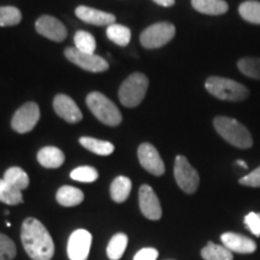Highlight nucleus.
Masks as SVG:
<instances>
[{
	"mask_svg": "<svg viewBox=\"0 0 260 260\" xmlns=\"http://www.w3.org/2000/svg\"><path fill=\"white\" fill-rule=\"evenodd\" d=\"M70 177L75 181L84 182V183H90V182H94L98 180L99 174H98V171L92 167H79L71 171Z\"/></svg>",
	"mask_w": 260,
	"mask_h": 260,
	"instance_id": "obj_31",
	"label": "nucleus"
},
{
	"mask_svg": "<svg viewBox=\"0 0 260 260\" xmlns=\"http://www.w3.org/2000/svg\"><path fill=\"white\" fill-rule=\"evenodd\" d=\"M35 28H37V31L42 37L56 42L64 41L68 35L67 28H65V25L61 23L59 19L48 15L41 16L37 21V23H35Z\"/></svg>",
	"mask_w": 260,
	"mask_h": 260,
	"instance_id": "obj_13",
	"label": "nucleus"
},
{
	"mask_svg": "<svg viewBox=\"0 0 260 260\" xmlns=\"http://www.w3.org/2000/svg\"><path fill=\"white\" fill-rule=\"evenodd\" d=\"M236 162H237V164H239V165H241V167H242L243 169H247V168H248V165H247L246 162L243 161V160H237Z\"/></svg>",
	"mask_w": 260,
	"mask_h": 260,
	"instance_id": "obj_37",
	"label": "nucleus"
},
{
	"mask_svg": "<svg viewBox=\"0 0 260 260\" xmlns=\"http://www.w3.org/2000/svg\"><path fill=\"white\" fill-rule=\"evenodd\" d=\"M139 204L140 210L146 218L151 220H158L161 218V206L157 194L154 193L153 188L148 184H144L140 187L139 190Z\"/></svg>",
	"mask_w": 260,
	"mask_h": 260,
	"instance_id": "obj_12",
	"label": "nucleus"
},
{
	"mask_svg": "<svg viewBox=\"0 0 260 260\" xmlns=\"http://www.w3.org/2000/svg\"><path fill=\"white\" fill-rule=\"evenodd\" d=\"M22 21L21 11L15 6H0V27H12Z\"/></svg>",
	"mask_w": 260,
	"mask_h": 260,
	"instance_id": "obj_30",
	"label": "nucleus"
},
{
	"mask_svg": "<svg viewBox=\"0 0 260 260\" xmlns=\"http://www.w3.org/2000/svg\"><path fill=\"white\" fill-rule=\"evenodd\" d=\"M4 180L19 190L27 189L29 186L28 174L18 167L9 168L4 174Z\"/></svg>",
	"mask_w": 260,
	"mask_h": 260,
	"instance_id": "obj_23",
	"label": "nucleus"
},
{
	"mask_svg": "<svg viewBox=\"0 0 260 260\" xmlns=\"http://www.w3.org/2000/svg\"><path fill=\"white\" fill-rule=\"evenodd\" d=\"M92 246V234L84 229H77L68 241V256L70 260H87Z\"/></svg>",
	"mask_w": 260,
	"mask_h": 260,
	"instance_id": "obj_10",
	"label": "nucleus"
},
{
	"mask_svg": "<svg viewBox=\"0 0 260 260\" xmlns=\"http://www.w3.org/2000/svg\"><path fill=\"white\" fill-rule=\"evenodd\" d=\"M65 160V155L59 148L53 147V146H47V147L41 148L38 153V161L40 162L44 168L47 169H57L63 165Z\"/></svg>",
	"mask_w": 260,
	"mask_h": 260,
	"instance_id": "obj_17",
	"label": "nucleus"
},
{
	"mask_svg": "<svg viewBox=\"0 0 260 260\" xmlns=\"http://www.w3.org/2000/svg\"><path fill=\"white\" fill-rule=\"evenodd\" d=\"M132 181L125 176H118L116 177L111 183V188H110V193H111V198L113 201L121 204L128 199L130 191H132Z\"/></svg>",
	"mask_w": 260,
	"mask_h": 260,
	"instance_id": "obj_20",
	"label": "nucleus"
},
{
	"mask_svg": "<svg viewBox=\"0 0 260 260\" xmlns=\"http://www.w3.org/2000/svg\"><path fill=\"white\" fill-rule=\"evenodd\" d=\"M240 184L246 187L252 188H260V167L256 168L255 170L249 172L248 175L240 178Z\"/></svg>",
	"mask_w": 260,
	"mask_h": 260,
	"instance_id": "obj_34",
	"label": "nucleus"
},
{
	"mask_svg": "<svg viewBox=\"0 0 260 260\" xmlns=\"http://www.w3.org/2000/svg\"><path fill=\"white\" fill-rule=\"evenodd\" d=\"M16 254L17 251L15 242L9 236L0 234V260H12Z\"/></svg>",
	"mask_w": 260,
	"mask_h": 260,
	"instance_id": "obj_32",
	"label": "nucleus"
},
{
	"mask_svg": "<svg viewBox=\"0 0 260 260\" xmlns=\"http://www.w3.org/2000/svg\"><path fill=\"white\" fill-rule=\"evenodd\" d=\"M53 109L60 118L69 123H77L82 119V112L70 96L58 94L53 100Z\"/></svg>",
	"mask_w": 260,
	"mask_h": 260,
	"instance_id": "obj_14",
	"label": "nucleus"
},
{
	"mask_svg": "<svg viewBox=\"0 0 260 260\" xmlns=\"http://www.w3.org/2000/svg\"><path fill=\"white\" fill-rule=\"evenodd\" d=\"M40 119V109L38 104L25 103L15 112L11 119V126L19 134L31 132Z\"/></svg>",
	"mask_w": 260,
	"mask_h": 260,
	"instance_id": "obj_8",
	"label": "nucleus"
},
{
	"mask_svg": "<svg viewBox=\"0 0 260 260\" xmlns=\"http://www.w3.org/2000/svg\"><path fill=\"white\" fill-rule=\"evenodd\" d=\"M159 255L158 251L155 248H142L136 253L134 256V260H157Z\"/></svg>",
	"mask_w": 260,
	"mask_h": 260,
	"instance_id": "obj_35",
	"label": "nucleus"
},
{
	"mask_svg": "<svg viewBox=\"0 0 260 260\" xmlns=\"http://www.w3.org/2000/svg\"><path fill=\"white\" fill-rule=\"evenodd\" d=\"M237 68L246 76L260 80V58H242L237 61Z\"/></svg>",
	"mask_w": 260,
	"mask_h": 260,
	"instance_id": "obj_29",
	"label": "nucleus"
},
{
	"mask_svg": "<svg viewBox=\"0 0 260 260\" xmlns=\"http://www.w3.org/2000/svg\"><path fill=\"white\" fill-rule=\"evenodd\" d=\"M56 199L58 204L65 207H73L77 206L82 203L84 199L83 191L71 186H64L58 189L56 194Z\"/></svg>",
	"mask_w": 260,
	"mask_h": 260,
	"instance_id": "obj_19",
	"label": "nucleus"
},
{
	"mask_svg": "<svg viewBox=\"0 0 260 260\" xmlns=\"http://www.w3.org/2000/svg\"><path fill=\"white\" fill-rule=\"evenodd\" d=\"M86 104L90 112L104 124L116 126L121 124L122 113L118 107L103 93L92 92L86 98Z\"/></svg>",
	"mask_w": 260,
	"mask_h": 260,
	"instance_id": "obj_4",
	"label": "nucleus"
},
{
	"mask_svg": "<svg viewBox=\"0 0 260 260\" xmlns=\"http://www.w3.org/2000/svg\"><path fill=\"white\" fill-rule=\"evenodd\" d=\"M201 256L205 260H233V252L228 249L225 246L216 245L209 242L201 249Z\"/></svg>",
	"mask_w": 260,
	"mask_h": 260,
	"instance_id": "obj_24",
	"label": "nucleus"
},
{
	"mask_svg": "<svg viewBox=\"0 0 260 260\" xmlns=\"http://www.w3.org/2000/svg\"><path fill=\"white\" fill-rule=\"evenodd\" d=\"M74 41H75V48L79 50L80 52L93 54L94 51H95V47H96L95 39H94L93 35L88 31H84V30L76 31Z\"/></svg>",
	"mask_w": 260,
	"mask_h": 260,
	"instance_id": "obj_28",
	"label": "nucleus"
},
{
	"mask_svg": "<svg viewBox=\"0 0 260 260\" xmlns=\"http://www.w3.org/2000/svg\"><path fill=\"white\" fill-rule=\"evenodd\" d=\"M138 157L141 167L147 170L149 174L154 175V176H161L165 172L164 161L158 153L157 148L153 145L145 142V144L140 145L138 149Z\"/></svg>",
	"mask_w": 260,
	"mask_h": 260,
	"instance_id": "obj_11",
	"label": "nucleus"
},
{
	"mask_svg": "<svg viewBox=\"0 0 260 260\" xmlns=\"http://www.w3.org/2000/svg\"><path fill=\"white\" fill-rule=\"evenodd\" d=\"M148 79L141 73H134L119 87L118 96L122 105L125 107H136L141 104L147 93Z\"/></svg>",
	"mask_w": 260,
	"mask_h": 260,
	"instance_id": "obj_5",
	"label": "nucleus"
},
{
	"mask_svg": "<svg viewBox=\"0 0 260 260\" xmlns=\"http://www.w3.org/2000/svg\"><path fill=\"white\" fill-rule=\"evenodd\" d=\"M176 34L175 25L169 22H160L151 27L146 28L140 35V42L145 48L153 50V48L162 47L170 42Z\"/></svg>",
	"mask_w": 260,
	"mask_h": 260,
	"instance_id": "obj_6",
	"label": "nucleus"
},
{
	"mask_svg": "<svg viewBox=\"0 0 260 260\" xmlns=\"http://www.w3.org/2000/svg\"><path fill=\"white\" fill-rule=\"evenodd\" d=\"M106 35L110 40L115 42L118 46H126L130 42V39H132V31L128 27L116 23L107 27Z\"/></svg>",
	"mask_w": 260,
	"mask_h": 260,
	"instance_id": "obj_25",
	"label": "nucleus"
},
{
	"mask_svg": "<svg viewBox=\"0 0 260 260\" xmlns=\"http://www.w3.org/2000/svg\"><path fill=\"white\" fill-rule=\"evenodd\" d=\"M64 54L71 63L76 64L77 67L82 68L86 71H90V73H103L109 69V63L103 57L96 56L94 53H83L76 48L69 47L65 50Z\"/></svg>",
	"mask_w": 260,
	"mask_h": 260,
	"instance_id": "obj_9",
	"label": "nucleus"
},
{
	"mask_svg": "<svg viewBox=\"0 0 260 260\" xmlns=\"http://www.w3.org/2000/svg\"><path fill=\"white\" fill-rule=\"evenodd\" d=\"M75 14H76V16L80 19H82L83 22L94 25H107L109 27V25H111L116 22L115 15L83 5L79 6V8L75 10Z\"/></svg>",
	"mask_w": 260,
	"mask_h": 260,
	"instance_id": "obj_16",
	"label": "nucleus"
},
{
	"mask_svg": "<svg viewBox=\"0 0 260 260\" xmlns=\"http://www.w3.org/2000/svg\"><path fill=\"white\" fill-rule=\"evenodd\" d=\"M213 125L216 132L228 144L242 149L251 148L253 146V139L249 130L236 119L218 116L213 119Z\"/></svg>",
	"mask_w": 260,
	"mask_h": 260,
	"instance_id": "obj_2",
	"label": "nucleus"
},
{
	"mask_svg": "<svg viewBox=\"0 0 260 260\" xmlns=\"http://www.w3.org/2000/svg\"><path fill=\"white\" fill-rule=\"evenodd\" d=\"M220 240H222L223 246H225L232 252L249 254V253H254L256 249V243L252 239L241 234L225 233L220 236Z\"/></svg>",
	"mask_w": 260,
	"mask_h": 260,
	"instance_id": "obj_15",
	"label": "nucleus"
},
{
	"mask_svg": "<svg viewBox=\"0 0 260 260\" xmlns=\"http://www.w3.org/2000/svg\"><path fill=\"white\" fill-rule=\"evenodd\" d=\"M0 201L6 205H18L23 203L22 190L8 183L4 178L0 180Z\"/></svg>",
	"mask_w": 260,
	"mask_h": 260,
	"instance_id": "obj_26",
	"label": "nucleus"
},
{
	"mask_svg": "<svg viewBox=\"0 0 260 260\" xmlns=\"http://www.w3.org/2000/svg\"><path fill=\"white\" fill-rule=\"evenodd\" d=\"M21 240L27 254L32 260H51L54 254L53 240L40 220L24 219L22 223Z\"/></svg>",
	"mask_w": 260,
	"mask_h": 260,
	"instance_id": "obj_1",
	"label": "nucleus"
},
{
	"mask_svg": "<svg viewBox=\"0 0 260 260\" xmlns=\"http://www.w3.org/2000/svg\"><path fill=\"white\" fill-rule=\"evenodd\" d=\"M239 14L252 24H260V2L248 0L239 6Z\"/></svg>",
	"mask_w": 260,
	"mask_h": 260,
	"instance_id": "obj_27",
	"label": "nucleus"
},
{
	"mask_svg": "<svg viewBox=\"0 0 260 260\" xmlns=\"http://www.w3.org/2000/svg\"><path fill=\"white\" fill-rule=\"evenodd\" d=\"M155 4L164 6V8H169V6H172L175 4V0H153Z\"/></svg>",
	"mask_w": 260,
	"mask_h": 260,
	"instance_id": "obj_36",
	"label": "nucleus"
},
{
	"mask_svg": "<svg viewBox=\"0 0 260 260\" xmlns=\"http://www.w3.org/2000/svg\"><path fill=\"white\" fill-rule=\"evenodd\" d=\"M245 224L253 235L260 236V213L249 212L245 217Z\"/></svg>",
	"mask_w": 260,
	"mask_h": 260,
	"instance_id": "obj_33",
	"label": "nucleus"
},
{
	"mask_svg": "<svg viewBox=\"0 0 260 260\" xmlns=\"http://www.w3.org/2000/svg\"><path fill=\"white\" fill-rule=\"evenodd\" d=\"M205 88L211 95L224 102L237 103L246 100L249 95V90L243 84L225 77L211 76L205 82Z\"/></svg>",
	"mask_w": 260,
	"mask_h": 260,
	"instance_id": "obj_3",
	"label": "nucleus"
},
{
	"mask_svg": "<svg viewBox=\"0 0 260 260\" xmlns=\"http://www.w3.org/2000/svg\"><path fill=\"white\" fill-rule=\"evenodd\" d=\"M191 6L200 14L218 16L229 10V5L224 0H191Z\"/></svg>",
	"mask_w": 260,
	"mask_h": 260,
	"instance_id": "obj_18",
	"label": "nucleus"
},
{
	"mask_svg": "<svg viewBox=\"0 0 260 260\" xmlns=\"http://www.w3.org/2000/svg\"><path fill=\"white\" fill-rule=\"evenodd\" d=\"M126 246H128V236L123 233L116 234L110 240L109 245H107L106 253L109 259L111 260H118L121 259L123 254H124Z\"/></svg>",
	"mask_w": 260,
	"mask_h": 260,
	"instance_id": "obj_22",
	"label": "nucleus"
},
{
	"mask_svg": "<svg viewBox=\"0 0 260 260\" xmlns=\"http://www.w3.org/2000/svg\"><path fill=\"white\" fill-rule=\"evenodd\" d=\"M80 144L87 148L88 151L99 155H110L115 151V146L109 141H103V140H98L89 136H83L80 139Z\"/></svg>",
	"mask_w": 260,
	"mask_h": 260,
	"instance_id": "obj_21",
	"label": "nucleus"
},
{
	"mask_svg": "<svg viewBox=\"0 0 260 260\" xmlns=\"http://www.w3.org/2000/svg\"><path fill=\"white\" fill-rule=\"evenodd\" d=\"M175 180H176L178 187L184 193L194 194L197 191L200 183V177L198 171L191 167L188 159L183 155H177L175 160L174 168Z\"/></svg>",
	"mask_w": 260,
	"mask_h": 260,
	"instance_id": "obj_7",
	"label": "nucleus"
}]
</instances>
